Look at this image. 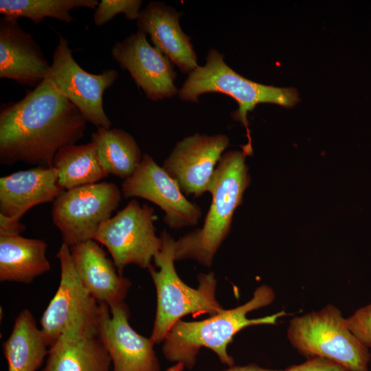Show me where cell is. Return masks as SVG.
Here are the masks:
<instances>
[{
  "instance_id": "1",
  "label": "cell",
  "mask_w": 371,
  "mask_h": 371,
  "mask_svg": "<svg viewBox=\"0 0 371 371\" xmlns=\"http://www.w3.org/2000/svg\"><path fill=\"white\" fill-rule=\"evenodd\" d=\"M87 121L46 78L0 111V163L53 167L58 150L84 136Z\"/></svg>"
},
{
  "instance_id": "2",
  "label": "cell",
  "mask_w": 371,
  "mask_h": 371,
  "mask_svg": "<svg viewBox=\"0 0 371 371\" xmlns=\"http://www.w3.org/2000/svg\"><path fill=\"white\" fill-rule=\"evenodd\" d=\"M275 297L273 289L263 284L254 291L250 300L241 306L224 310L199 322L179 320L163 341L164 357L192 369L200 349L205 347L212 350L222 363L233 366L234 359L227 353V347L238 332L249 326L276 324L278 318L286 315L282 311L262 317L248 319L247 315L250 311L269 305Z\"/></svg>"
},
{
  "instance_id": "3",
  "label": "cell",
  "mask_w": 371,
  "mask_h": 371,
  "mask_svg": "<svg viewBox=\"0 0 371 371\" xmlns=\"http://www.w3.org/2000/svg\"><path fill=\"white\" fill-rule=\"evenodd\" d=\"M246 157L240 150L224 153L210 186L212 202L203 224L176 240L175 261L192 259L207 267L212 265L229 234L234 212L251 181Z\"/></svg>"
},
{
  "instance_id": "4",
  "label": "cell",
  "mask_w": 371,
  "mask_h": 371,
  "mask_svg": "<svg viewBox=\"0 0 371 371\" xmlns=\"http://www.w3.org/2000/svg\"><path fill=\"white\" fill-rule=\"evenodd\" d=\"M162 245L153 260L158 269L148 270L157 293V309L150 339L162 342L171 328L188 314L216 315L225 309L216 299L217 280L214 272L199 273V286L193 289L179 277L175 267L176 240L166 231L160 235Z\"/></svg>"
},
{
  "instance_id": "5",
  "label": "cell",
  "mask_w": 371,
  "mask_h": 371,
  "mask_svg": "<svg viewBox=\"0 0 371 371\" xmlns=\"http://www.w3.org/2000/svg\"><path fill=\"white\" fill-rule=\"evenodd\" d=\"M207 93L229 95L238 103V108L232 115L246 129L247 143L242 148L247 156L253 153L248 112L261 103L291 107L300 100L294 88L262 85L242 76L226 64L223 54L213 48L208 51L205 65L188 74L178 96L182 101L197 102L201 95Z\"/></svg>"
},
{
  "instance_id": "6",
  "label": "cell",
  "mask_w": 371,
  "mask_h": 371,
  "mask_svg": "<svg viewBox=\"0 0 371 371\" xmlns=\"http://www.w3.org/2000/svg\"><path fill=\"white\" fill-rule=\"evenodd\" d=\"M287 337L298 352L309 358L323 357L348 371H368L370 354L352 333L346 318L335 306L297 316L289 322Z\"/></svg>"
},
{
  "instance_id": "7",
  "label": "cell",
  "mask_w": 371,
  "mask_h": 371,
  "mask_svg": "<svg viewBox=\"0 0 371 371\" xmlns=\"http://www.w3.org/2000/svg\"><path fill=\"white\" fill-rule=\"evenodd\" d=\"M56 257L60 265L59 285L40 319L49 347L67 332L98 337L103 313L108 306L98 302L83 285L68 245L63 243Z\"/></svg>"
},
{
  "instance_id": "8",
  "label": "cell",
  "mask_w": 371,
  "mask_h": 371,
  "mask_svg": "<svg viewBox=\"0 0 371 371\" xmlns=\"http://www.w3.org/2000/svg\"><path fill=\"white\" fill-rule=\"evenodd\" d=\"M155 219L153 207L131 200L98 227L93 240L106 247L120 275L128 265L147 269L152 265L162 245Z\"/></svg>"
},
{
  "instance_id": "9",
  "label": "cell",
  "mask_w": 371,
  "mask_h": 371,
  "mask_svg": "<svg viewBox=\"0 0 371 371\" xmlns=\"http://www.w3.org/2000/svg\"><path fill=\"white\" fill-rule=\"evenodd\" d=\"M122 200L112 182H98L64 190L53 202L52 221L69 247L93 240L104 221L111 217Z\"/></svg>"
},
{
  "instance_id": "10",
  "label": "cell",
  "mask_w": 371,
  "mask_h": 371,
  "mask_svg": "<svg viewBox=\"0 0 371 371\" xmlns=\"http://www.w3.org/2000/svg\"><path fill=\"white\" fill-rule=\"evenodd\" d=\"M117 78L114 69L99 74L84 70L74 58L68 41L59 36L46 78L80 110L88 122L98 128H111V122L103 107V95Z\"/></svg>"
},
{
  "instance_id": "11",
  "label": "cell",
  "mask_w": 371,
  "mask_h": 371,
  "mask_svg": "<svg viewBox=\"0 0 371 371\" xmlns=\"http://www.w3.org/2000/svg\"><path fill=\"white\" fill-rule=\"evenodd\" d=\"M124 198L139 197L148 200L165 213L163 221L170 229L195 226L202 216L201 207L190 201L177 183L148 154L122 184Z\"/></svg>"
},
{
  "instance_id": "12",
  "label": "cell",
  "mask_w": 371,
  "mask_h": 371,
  "mask_svg": "<svg viewBox=\"0 0 371 371\" xmlns=\"http://www.w3.org/2000/svg\"><path fill=\"white\" fill-rule=\"evenodd\" d=\"M229 144L225 134L196 133L177 142L162 168L186 196L209 192L217 164Z\"/></svg>"
},
{
  "instance_id": "13",
  "label": "cell",
  "mask_w": 371,
  "mask_h": 371,
  "mask_svg": "<svg viewBox=\"0 0 371 371\" xmlns=\"http://www.w3.org/2000/svg\"><path fill=\"white\" fill-rule=\"evenodd\" d=\"M137 31L126 39L116 42L111 49L112 58L120 68L127 70L136 85L152 101L170 98L178 94L174 64Z\"/></svg>"
},
{
  "instance_id": "14",
  "label": "cell",
  "mask_w": 371,
  "mask_h": 371,
  "mask_svg": "<svg viewBox=\"0 0 371 371\" xmlns=\"http://www.w3.org/2000/svg\"><path fill=\"white\" fill-rule=\"evenodd\" d=\"M127 305L107 306L102 315L98 337L108 352L113 371H161L154 342L130 325Z\"/></svg>"
},
{
  "instance_id": "15",
  "label": "cell",
  "mask_w": 371,
  "mask_h": 371,
  "mask_svg": "<svg viewBox=\"0 0 371 371\" xmlns=\"http://www.w3.org/2000/svg\"><path fill=\"white\" fill-rule=\"evenodd\" d=\"M50 67L41 47L18 20L1 18V78L36 88L46 79Z\"/></svg>"
},
{
  "instance_id": "16",
  "label": "cell",
  "mask_w": 371,
  "mask_h": 371,
  "mask_svg": "<svg viewBox=\"0 0 371 371\" xmlns=\"http://www.w3.org/2000/svg\"><path fill=\"white\" fill-rule=\"evenodd\" d=\"M181 14L159 1H150L139 12L138 31L148 34L153 45L176 65L189 74L199 65L191 38L181 27Z\"/></svg>"
},
{
  "instance_id": "17",
  "label": "cell",
  "mask_w": 371,
  "mask_h": 371,
  "mask_svg": "<svg viewBox=\"0 0 371 371\" xmlns=\"http://www.w3.org/2000/svg\"><path fill=\"white\" fill-rule=\"evenodd\" d=\"M70 250L83 285L98 302L109 308L124 302L131 282L118 273L98 242L89 240L71 247Z\"/></svg>"
},
{
  "instance_id": "18",
  "label": "cell",
  "mask_w": 371,
  "mask_h": 371,
  "mask_svg": "<svg viewBox=\"0 0 371 371\" xmlns=\"http://www.w3.org/2000/svg\"><path fill=\"white\" fill-rule=\"evenodd\" d=\"M63 191L54 167L13 172L0 178V214L21 220L27 210L54 202Z\"/></svg>"
},
{
  "instance_id": "19",
  "label": "cell",
  "mask_w": 371,
  "mask_h": 371,
  "mask_svg": "<svg viewBox=\"0 0 371 371\" xmlns=\"http://www.w3.org/2000/svg\"><path fill=\"white\" fill-rule=\"evenodd\" d=\"M111 364L98 337L67 332L49 348L42 371H109Z\"/></svg>"
},
{
  "instance_id": "20",
  "label": "cell",
  "mask_w": 371,
  "mask_h": 371,
  "mask_svg": "<svg viewBox=\"0 0 371 371\" xmlns=\"http://www.w3.org/2000/svg\"><path fill=\"white\" fill-rule=\"evenodd\" d=\"M47 248L41 239L0 236V281L29 284L49 271Z\"/></svg>"
},
{
  "instance_id": "21",
  "label": "cell",
  "mask_w": 371,
  "mask_h": 371,
  "mask_svg": "<svg viewBox=\"0 0 371 371\" xmlns=\"http://www.w3.org/2000/svg\"><path fill=\"white\" fill-rule=\"evenodd\" d=\"M2 348L8 371H36L47 356L49 346L32 313L25 309L15 319Z\"/></svg>"
},
{
  "instance_id": "22",
  "label": "cell",
  "mask_w": 371,
  "mask_h": 371,
  "mask_svg": "<svg viewBox=\"0 0 371 371\" xmlns=\"http://www.w3.org/2000/svg\"><path fill=\"white\" fill-rule=\"evenodd\" d=\"M98 158L105 172L124 180L139 165L142 151L134 137L121 128H98L92 133Z\"/></svg>"
},
{
  "instance_id": "23",
  "label": "cell",
  "mask_w": 371,
  "mask_h": 371,
  "mask_svg": "<svg viewBox=\"0 0 371 371\" xmlns=\"http://www.w3.org/2000/svg\"><path fill=\"white\" fill-rule=\"evenodd\" d=\"M52 166L64 190L96 183L109 176L100 164L91 142L60 148L54 156Z\"/></svg>"
},
{
  "instance_id": "24",
  "label": "cell",
  "mask_w": 371,
  "mask_h": 371,
  "mask_svg": "<svg viewBox=\"0 0 371 371\" xmlns=\"http://www.w3.org/2000/svg\"><path fill=\"white\" fill-rule=\"evenodd\" d=\"M98 0H1L0 13L18 20L21 17L38 24L46 17L70 23L74 20L70 11L76 8L95 10Z\"/></svg>"
},
{
  "instance_id": "25",
  "label": "cell",
  "mask_w": 371,
  "mask_h": 371,
  "mask_svg": "<svg viewBox=\"0 0 371 371\" xmlns=\"http://www.w3.org/2000/svg\"><path fill=\"white\" fill-rule=\"evenodd\" d=\"M141 0H102L96 7L93 21L96 26H102L119 14H123L129 20L139 17Z\"/></svg>"
},
{
  "instance_id": "26",
  "label": "cell",
  "mask_w": 371,
  "mask_h": 371,
  "mask_svg": "<svg viewBox=\"0 0 371 371\" xmlns=\"http://www.w3.org/2000/svg\"><path fill=\"white\" fill-rule=\"evenodd\" d=\"M348 328L366 348H371V304L359 308L346 318Z\"/></svg>"
},
{
  "instance_id": "27",
  "label": "cell",
  "mask_w": 371,
  "mask_h": 371,
  "mask_svg": "<svg viewBox=\"0 0 371 371\" xmlns=\"http://www.w3.org/2000/svg\"><path fill=\"white\" fill-rule=\"evenodd\" d=\"M283 371H348L341 364L323 357L309 358L302 364L291 366Z\"/></svg>"
},
{
  "instance_id": "28",
  "label": "cell",
  "mask_w": 371,
  "mask_h": 371,
  "mask_svg": "<svg viewBox=\"0 0 371 371\" xmlns=\"http://www.w3.org/2000/svg\"><path fill=\"white\" fill-rule=\"evenodd\" d=\"M20 219L0 214V236H18L25 230Z\"/></svg>"
},
{
  "instance_id": "29",
  "label": "cell",
  "mask_w": 371,
  "mask_h": 371,
  "mask_svg": "<svg viewBox=\"0 0 371 371\" xmlns=\"http://www.w3.org/2000/svg\"><path fill=\"white\" fill-rule=\"evenodd\" d=\"M225 371H283L278 370H269L261 368L256 364H249L244 366H230Z\"/></svg>"
},
{
  "instance_id": "30",
  "label": "cell",
  "mask_w": 371,
  "mask_h": 371,
  "mask_svg": "<svg viewBox=\"0 0 371 371\" xmlns=\"http://www.w3.org/2000/svg\"><path fill=\"white\" fill-rule=\"evenodd\" d=\"M184 368L185 367L182 363H177L167 368L166 371H183Z\"/></svg>"
}]
</instances>
